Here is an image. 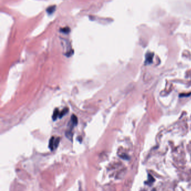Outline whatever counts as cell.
Returning a JSON list of instances; mask_svg holds the SVG:
<instances>
[{
  "instance_id": "cell-1",
  "label": "cell",
  "mask_w": 191,
  "mask_h": 191,
  "mask_svg": "<svg viewBox=\"0 0 191 191\" xmlns=\"http://www.w3.org/2000/svg\"><path fill=\"white\" fill-rule=\"evenodd\" d=\"M60 139L58 137L57 139H55V137H52L51 139H50L49 142V148L51 149V150H53L57 148V146L59 144Z\"/></svg>"
},
{
  "instance_id": "cell-2",
  "label": "cell",
  "mask_w": 191,
  "mask_h": 191,
  "mask_svg": "<svg viewBox=\"0 0 191 191\" xmlns=\"http://www.w3.org/2000/svg\"><path fill=\"white\" fill-rule=\"evenodd\" d=\"M71 125H72V126H75L78 125V120L77 117H76L75 115L73 114V116H71Z\"/></svg>"
},
{
  "instance_id": "cell-3",
  "label": "cell",
  "mask_w": 191,
  "mask_h": 191,
  "mask_svg": "<svg viewBox=\"0 0 191 191\" xmlns=\"http://www.w3.org/2000/svg\"><path fill=\"white\" fill-rule=\"evenodd\" d=\"M60 112H59V110H58L57 108H56L55 110H54L53 114L52 116V118H53L54 121L56 120L58 117L60 116Z\"/></svg>"
},
{
  "instance_id": "cell-4",
  "label": "cell",
  "mask_w": 191,
  "mask_h": 191,
  "mask_svg": "<svg viewBox=\"0 0 191 191\" xmlns=\"http://www.w3.org/2000/svg\"><path fill=\"white\" fill-rule=\"evenodd\" d=\"M56 7V5H52V6H49V7H47V12L49 14H51L53 12L55 11Z\"/></svg>"
},
{
  "instance_id": "cell-5",
  "label": "cell",
  "mask_w": 191,
  "mask_h": 191,
  "mask_svg": "<svg viewBox=\"0 0 191 191\" xmlns=\"http://www.w3.org/2000/svg\"><path fill=\"white\" fill-rule=\"evenodd\" d=\"M68 108H64V110H62L61 112H60V116H59V117L61 118H62L63 116H64L67 113V112H68Z\"/></svg>"
},
{
  "instance_id": "cell-6",
  "label": "cell",
  "mask_w": 191,
  "mask_h": 191,
  "mask_svg": "<svg viewBox=\"0 0 191 191\" xmlns=\"http://www.w3.org/2000/svg\"><path fill=\"white\" fill-rule=\"evenodd\" d=\"M61 31L64 33H69L70 32V28L69 26H66V27H64L63 28H61Z\"/></svg>"
},
{
  "instance_id": "cell-7",
  "label": "cell",
  "mask_w": 191,
  "mask_h": 191,
  "mask_svg": "<svg viewBox=\"0 0 191 191\" xmlns=\"http://www.w3.org/2000/svg\"><path fill=\"white\" fill-rule=\"evenodd\" d=\"M153 181H154V179H153V177H152L151 175H149V180H148V181H147L146 184L150 185V184H151L153 182Z\"/></svg>"
},
{
  "instance_id": "cell-8",
  "label": "cell",
  "mask_w": 191,
  "mask_h": 191,
  "mask_svg": "<svg viewBox=\"0 0 191 191\" xmlns=\"http://www.w3.org/2000/svg\"><path fill=\"white\" fill-rule=\"evenodd\" d=\"M153 55H151V54H149V55H148L147 56H146V62H149V63H150L151 61H152V60H153Z\"/></svg>"
}]
</instances>
